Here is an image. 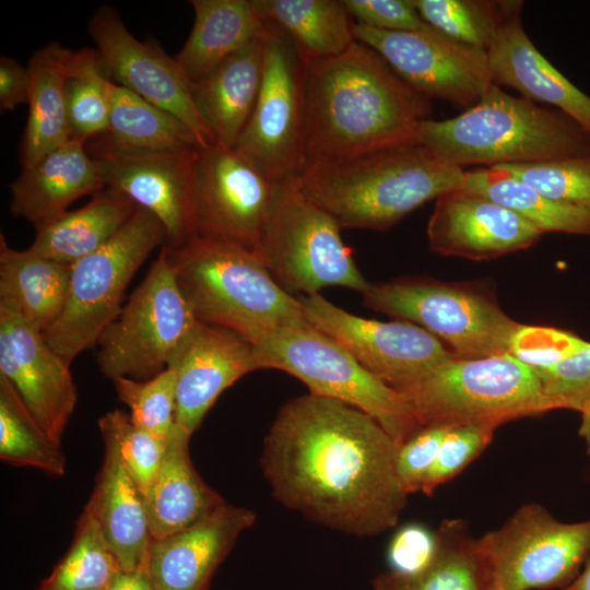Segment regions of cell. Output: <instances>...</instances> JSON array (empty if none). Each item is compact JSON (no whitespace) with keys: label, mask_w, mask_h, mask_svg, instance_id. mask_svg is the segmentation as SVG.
I'll return each mask as SVG.
<instances>
[{"label":"cell","mask_w":590,"mask_h":590,"mask_svg":"<svg viewBox=\"0 0 590 590\" xmlns=\"http://www.w3.org/2000/svg\"><path fill=\"white\" fill-rule=\"evenodd\" d=\"M399 447L367 413L308 393L279 410L260 465L285 507L332 530L373 536L393 528L406 505Z\"/></svg>","instance_id":"obj_1"},{"label":"cell","mask_w":590,"mask_h":590,"mask_svg":"<svg viewBox=\"0 0 590 590\" xmlns=\"http://www.w3.org/2000/svg\"><path fill=\"white\" fill-rule=\"evenodd\" d=\"M307 165L416 143L430 98L410 86L370 47L305 63Z\"/></svg>","instance_id":"obj_2"},{"label":"cell","mask_w":590,"mask_h":590,"mask_svg":"<svg viewBox=\"0 0 590 590\" xmlns=\"http://www.w3.org/2000/svg\"><path fill=\"white\" fill-rule=\"evenodd\" d=\"M464 172L416 142L308 164L295 182L341 228L384 231L423 203L460 187Z\"/></svg>","instance_id":"obj_3"},{"label":"cell","mask_w":590,"mask_h":590,"mask_svg":"<svg viewBox=\"0 0 590 590\" xmlns=\"http://www.w3.org/2000/svg\"><path fill=\"white\" fill-rule=\"evenodd\" d=\"M163 247L199 321L227 329L253 346L275 330L308 322L298 298L275 282L256 250L198 235Z\"/></svg>","instance_id":"obj_4"},{"label":"cell","mask_w":590,"mask_h":590,"mask_svg":"<svg viewBox=\"0 0 590 590\" xmlns=\"http://www.w3.org/2000/svg\"><path fill=\"white\" fill-rule=\"evenodd\" d=\"M417 142L461 168L590 155V132L570 116L494 83L459 116L422 121Z\"/></svg>","instance_id":"obj_5"},{"label":"cell","mask_w":590,"mask_h":590,"mask_svg":"<svg viewBox=\"0 0 590 590\" xmlns=\"http://www.w3.org/2000/svg\"><path fill=\"white\" fill-rule=\"evenodd\" d=\"M418 422L428 425L502 424L555 410L532 368L509 353L453 356L400 391Z\"/></svg>","instance_id":"obj_6"},{"label":"cell","mask_w":590,"mask_h":590,"mask_svg":"<svg viewBox=\"0 0 590 590\" xmlns=\"http://www.w3.org/2000/svg\"><path fill=\"white\" fill-rule=\"evenodd\" d=\"M255 347L263 368L283 370L304 382L309 393L367 413L399 445L422 428L401 392L367 370L343 346L309 322L275 330Z\"/></svg>","instance_id":"obj_7"},{"label":"cell","mask_w":590,"mask_h":590,"mask_svg":"<svg viewBox=\"0 0 590 590\" xmlns=\"http://www.w3.org/2000/svg\"><path fill=\"white\" fill-rule=\"evenodd\" d=\"M167 234L158 219L138 206L127 224L103 247L71 264L64 308L43 335L68 363L94 346L122 308L126 288Z\"/></svg>","instance_id":"obj_8"},{"label":"cell","mask_w":590,"mask_h":590,"mask_svg":"<svg viewBox=\"0 0 590 590\" xmlns=\"http://www.w3.org/2000/svg\"><path fill=\"white\" fill-rule=\"evenodd\" d=\"M257 252L290 294H319L329 286L362 294L369 285L342 239L339 223L295 180L278 184Z\"/></svg>","instance_id":"obj_9"},{"label":"cell","mask_w":590,"mask_h":590,"mask_svg":"<svg viewBox=\"0 0 590 590\" xmlns=\"http://www.w3.org/2000/svg\"><path fill=\"white\" fill-rule=\"evenodd\" d=\"M362 295L367 307L423 328L459 358L509 353L520 326L493 296L471 285L400 278L369 283Z\"/></svg>","instance_id":"obj_10"},{"label":"cell","mask_w":590,"mask_h":590,"mask_svg":"<svg viewBox=\"0 0 590 590\" xmlns=\"http://www.w3.org/2000/svg\"><path fill=\"white\" fill-rule=\"evenodd\" d=\"M199 320L182 295L164 247L95 345L111 380H148L166 369Z\"/></svg>","instance_id":"obj_11"},{"label":"cell","mask_w":590,"mask_h":590,"mask_svg":"<svg viewBox=\"0 0 590 590\" xmlns=\"http://www.w3.org/2000/svg\"><path fill=\"white\" fill-rule=\"evenodd\" d=\"M486 590L565 588L590 556V520L567 523L540 504L522 505L476 539Z\"/></svg>","instance_id":"obj_12"},{"label":"cell","mask_w":590,"mask_h":590,"mask_svg":"<svg viewBox=\"0 0 590 590\" xmlns=\"http://www.w3.org/2000/svg\"><path fill=\"white\" fill-rule=\"evenodd\" d=\"M267 22L261 87L233 149L281 184L295 180L307 166L305 62L291 38Z\"/></svg>","instance_id":"obj_13"},{"label":"cell","mask_w":590,"mask_h":590,"mask_svg":"<svg viewBox=\"0 0 590 590\" xmlns=\"http://www.w3.org/2000/svg\"><path fill=\"white\" fill-rule=\"evenodd\" d=\"M354 34L410 86L429 98L465 110L493 84L486 50L457 42L426 23L400 32L354 23Z\"/></svg>","instance_id":"obj_14"},{"label":"cell","mask_w":590,"mask_h":590,"mask_svg":"<svg viewBox=\"0 0 590 590\" xmlns=\"http://www.w3.org/2000/svg\"><path fill=\"white\" fill-rule=\"evenodd\" d=\"M298 300L311 326L399 392L455 356L439 339L411 322L362 318L320 294L299 296Z\"/></svg>","instance_id":"obj_15"},{"label":"cell","mask_w":590,"mask_h":590,"mask_svg":"<svg viewBox=\"0 0 590 590\" xmlns=\"http://www.w3.org/2000/svg\"><path fill=\"white\" fill-rule=\"evenodd\" d=\"M88 152L97 161L105 186L132 199L163 224L175 247L196 235L197 156L200 148L130 151L102 141Z\"/></svg>","instance_id":"obj_16"},{"label":"cell","mask_w":590,"mask_h":590,"mask_svg":"<svg viewBox=\"0 0 590 590\" xmlns=\"http://www.w3.org/2000/svg\"><path fill=\"white\" fill-rule=\"evenodd\" d=\"M88 33L111 82L174 115L196 134L201 149L216 144L194 105L191 82L174 57L137 39L108 5L93 14Z\"/></svg>","instance_id":"obj_17"},{"label":"cell","mask_w":590,"mask_h":590,"mask_svg":"<svg viewBox=\"0 0 590 590\" xmlns=\"http://www.w3.org/2000/svg\"><path fill=\"white\" fill-rule=\"evenodd\" d=\"M276 187L234 149H199L196 235L257 251Z\"/></svg>","instance_id":"obj_18"},{"label":"cell","mask_w":590,"mask_h":590,"mask_svg":"<svg viewBox=\"0 0 590 590\" xmlns=\"http://www.w3.org/2000/svg\"><path fill=\"white\" fill-rule=\"evenodd\" d=\"M0 375L12 385L43 430L61 445L78 402L70 364L43 333L2 305Z\"/></svg>","instance_id":"obj_19"},{"label":"cell","mask_w":590,"mask_h":590,"mask_svg":"<svg viewBox=\"0 0 590 590\" xmlns=\"http://www.w3.org/2000/svg\"><path fill=\"white\" fill-rule=\"evenodd\" d=\"M168 367L176 373V425L191 436L220 394L263 364L238 334L199 321Z\"/></svg>","instance_id":"obj_20"},{"label":"cell","mask_w":590,"mask_h":590,"mask_svg":"<svg viewBox=\"0 0 590 590\" xmlns=\"http://www.w3.org/2000/svg\"><path fill=\"white\" fill-rule=\"evenodd\" d=\"M542 234L512 211L461 187L436 199L426 229L432 251L470 260L494 259L529 248Z\"/></svg>","instance_id":"obj_21"},{"label":"cell","mask_w":590,"mask_h":590,"mask_svg":"<svg viewBox=\"0 0 590 590\" xmlns=\"http://www.w3.org/2000/svg\"><path fill=\"white\" fill-rule=\"evenodd\" d=\"M256 514L226 502L197 523L150 546L146 569L155 590H208L215 570Z\"/></svg>","instance_id":"obj_22"},{"label":"cell","mask_w":590,"mask_h":590,"mask_svg":"<svg viewBox=\"0 0 590 590\" xmlns=\"http://www.w3.org/2000/svg\"><path fill=\"white\" fill-rule=\"evenodd\" d=\"M86 143L69 138L31 167L22 168L10 185L11 214L38 229L67 213L81 197L105 189L98 163Z\"/></svg>","instance_id":"obj_23"},{"label":"cell","mask_w":590,"mask_h":590,"mask_svg":"<svg viewBox=\"0 0 590 590\" xmlns=\"http://www.w3.org/2000/svg\"><path fill=\"white\" fill-rule=\"evenodd\" d=\"M509 14L486 49L492 81L517 90L529 101L546 103L590 132V96L562 74L538 50L520 20Z\"/></svg>","instance_id":"obj_24"},{"label":"cell","mask_w":590,"mask_h":590,"mask_svg":"<svg viewBox=\"0 0 590 590\" xmlns=\"http://www.w3.org/2000/svg\"><path fill=\"white\" fill-rule=\"evenodd\" d=\"M103 442V463L84 508L95 518L121 569L146 567L153 538L144 495L115 445L107 439Z\"/></svg>","instance_id":"obj_25"},{"label":"cell","mask_w":590,"mask_h":590,"mask_svg":"<svg viewBox=\"0 0 590 590\" xmlns=\"http://www.w3.org/2000/svg\"><path fill=\"white\" fill-rule=\"evenodd\" d=\"M266 32L267 27L246 47L191 83L194 105L216 144L223 148H234L257 102L263 76Z\"/></svg>","instance_id":"obj_26"},{"label":"cell","mask_w":590,"mask_h":590,"mask_svg":"<svg viewBox=\"0 0 590 590\" xmlns=\"http://www.w3.org/2000/svg\"><path fill=\"white\" fill-rule=\"evenodd\" d=\"M190 437L174 427L158 471L144 493L153 540L197 523L225 503L196 471L189 453Z\"/></svg>","instance_id":"obj_27"},{"label":"cell","mask_w":590,"mask_h":590,"mask_svg":"<svg viewBox=\"0 0 590 590\" xmlns=\"http://www.w3.org/2000/svg\"><path fill=\"white\" fill-rule=\"evenodd\" d=\"M193 25L174 57L192 83L259 37L267 20L253 0H191Z\"/></svg>","instance_id":"obj_28"},{"label":"cell","mask_w":590,"mask_h":590,"mask_svg":"<svg viewBox=\"0 0 590 590\" xmlns=\"http://www.w3.org/2000/svg\"><path fill=\"white\" fill-rule=\"evenodd\" d=\"M71 264L11 248L0 235V305L44 333L62 312Z\"/></svg>","instance_id":"obj_29"},{"label":"cell","mask_w":590,"mask_h":590,"mask_svg":"<svg viewBox=\"0 0 590 590\" xmlns=\"http://www.w3.org/2000/svg\"><path fill=\"white\" fill-rule=\"evenodd\" d=\"M69 50L55 42L28 60V116L20 144L22 168L31 167L71 138L64 96Z\"/></svg>","instance_id":"obj_30"},{"label":"cell","mask_w":590,"mask_h":590,"mask_svg":"<svg viewBox=\"0 0 590 590\" xmlns=\"http://www.w3.org/2000/svg\"><path fill=\"white\" fill-rule=\"evenodd\" d=\"M137 203L113 188L93 194L82 208L68 211L36 229L28 247L43 257L73 264L109 241L132 217Z\"/></svg>","instance_id":"obj_31"},{"label":"cell","mask_w":590,"mask_h":590,"mask_svg":"<svg viewBox=\"0 0 590 590\" xmlns=\"http://www.w3.org/2000/svg\"><path fill=\"white\" fill-rule=\"evenodd\" d=\"M283 31L305 63L339 56L355 42L354 21L342 0H253Z\"/></svg>","instance_id":"obj_32"},{"label":"cell","mask_w":590,"mask_h":590,"mask_svg":"<svg viewBox=\"0 0 590 590\" xmlns=\"http://www.w3.org/2000/svg\"><path fill=\"white\" fill-rule=\"evenodd\" d=\"M108 128L97 137L119 150L174 151L200 148L196 134L170 113L129 90L107 82Z\"/></svg>","instance_id":"obj_33"},{"label":"cell","mask_w":590,"mask_h":590,"mask_svg":"<svg viewBox=\"0 0 590 590\" xmlns=\"http://www.w3.org/2000/svg\"><path fill=\"white\" fill-rule=\"evenodd\" d=\"M437 551L423 571L403 576L385 571L373 580V590H486L476 538L467 521L446 519L435 531Z\"/></svg>","instance_id":"obj_34"},{"label":"cell","mask_w":590,"mask_h":590,"mask_svg":"<svg viewBox=\"0 0 590 590\" xmlns=\"http://www.w3.org/2000/svg\"><path fill=\"white\" fill-rule=\"evenodd\" d=\"M460 187L512 211L542 233L590 236V211L553 201L504 169L465 170Z\"/></svg>","instance_id":"obj_35"},{"label":"cell","mask_w":590,"mask_h":590,"mask_svg":"<svg viewBox=\"0 0 590 590\" xmlns=\"http://www.w3.org/2000/svg\"><path fill=\"white\" fill-rule=\"evenodd\" d=\"M0 458L16 467H31L47 474L62 476L67 459L61 445L38 425L26 405L0 375Z\"/></svg>","instance_id":"obj_36"},{"label":"cell","mask_w":590,"mask_h":590,"mask_svg":"<svg viewBox=\"0 0 590 590\" xmlns=\"http://www.w3.org/2000/svg\"><path fill=\"white\" fill-rule=\"evenodd\" d=\"M120 569L95 518L84 508L67 553L37 590H107Z\"/></svg>","instance_id":"obj_37"},{"label":"cell","mask_w":590,"mask_h":590,"mask_svg":"<svg viewBox=\"0 0 590 590\" xmlns=\"http://www.w3.org/2000/svg\"><path fill=\"white\" fill-rule=\"evenodd\" d=\"M109 81L96 49L69 50L64 96L71 138L91 141L106 133Z\"/></svg>","instance_id":"obj_38"},{"label":"cell","mask_w":590,"mask_h":590,"mask_svg":"<svg viewBox=\"0 0 590 590\" xmlns=\"http://www.w3.org/2000/svg\"><path fill=\"white\" fill-rule=\"evenodd\" d=\"M422 20L446 36L486 50L521 1L412 0Z\"/></svg>","instance_id":"obj_39"},{"label":"cell","mask_w":590,"mask_h":590,"mask_svg":"<svg viewBox=\"0 0 590 590\" xmlns=\"http://www.w3.org/2000/svg\"><path fill=\"white\" fill-rule=\"evenodd\" d=\"M494 167L510 173L553 201L590 211V155Z\"/></svg>","instance_id":"obj_40"},{"label":"cell","mask_w":590,"mask_h":590,"mask_svg":"<svg viewBox=\"0 0 590 590\" xmlns=\"http://www.w3.org/2000/svg\"><path fill=\"white\" fill-rule=\"evenodd\" d=\"M118 399L130 409L132 421L158 438L167 439L176 426V373L167 367L148 380L113 379Z\"/></svg>","instance_id":"obj_41"},{"label":"cell","mask_w":590,"mask_h":590,"mask_svg":"<svg viewBox=\"0 0 590 590\" xmlns=\"http://www.w3.org/2000/svg\"><path fill=\"white\" fill-rule=\"evenodd\" d=\"M103 439L117 448L126 469L144 493L152 484L166 449V440L137 425L129 413L115 409L98 418Z\"/></svg>","instance_id":"obj_42"},{"label":"cell","mask_w":590,"mask_h":590,"mask_svg":"<svg viewBox=\"0 0 590 590\" xmlns=\"http://www.w3.org/2000/svg\"><path fill=\"white\" fill-rule=\"evenodd\" d=\"M494 432L484 426H449L421 492L432 495L438 486L461 473L491 444Z\"/></svg>","instance_id":"obj_43"},{"label":"cell","mask_w":590,"mask_h":590,"mask_svg":"<svg viewBox=\"0 0 590 590\" xmlns=\"http://www.w3.org/2000/svg\"><path fill=\"white\" fill-rule=\"evenodd\" d=\"M588 344L568 331L520 324L511 338L509 354L534 370L554 366Z\"/></svg>","instance_id":"obj_44"},{"label":"cell","mask_w":590,"mask_h":590,"mask_svg":"<svg viewBox=\"0 0 590 590\" xmlns=\"http://www.w3.org/2000/svg\"><path fill=\"white\" fill-rule=\"evenodd\" d=\"M533 371L554 409L579 411L590 398V343L560 363Z\"/></svg>","instance_id":"obj_45"},{"label":"cell","mask_w":590,"mask_h":590,"mask_svg":"<svg viewBox=\"0 0 590 590\" xmlns=\"http://www.w3.org/2000/svg\"><path fill=\"white\" fill-rule=\"evenodd\" d=\"M448 427L444 425L423 426L400 445L397 456V472L408 494L421 492Z\"/></svg>","instance_id":"obj_46"},{"label":"cell","mask_w":590,"mask_h":590,"mask_svg":"<svg viewBox=\"0 0 590 590\" xmlns=\"http://www.w3.org/2000/svg\"><path fill=\"white\" fill-rule=\"evenodd\" d=\"M437 551L436 533L421 523H408L391 538L387 548L389 571L403 576L426 569Z\"/></svg>","instance_id":"obj_47"},{"label":"cell","mask_w":590,"mask_h":590,"mask_svg":"<svg viewBox=\"0 0 590 590\" xmlns=\"http://www.w3.org/2000/svg\"><path fill=\"white\" fill-rule=\"evenodd\" d=\"M355 23L400 32L422 27L425 22L412 0H342Z\"/></svg>","instance_id":"obj_48"},{"label":"cell","mask_w":590,"mask_h":590,"mask_svg":"<svg viewBox=\"0 0 590 590\" xmlns=\"http://www.w3.org/2000/svg\"><path fill=\"white\" fill-rule=\"evenodd\" d=\"M30 97V73L27 66H22L15 59L1 56L0 58V110H14L22 104H27Z\"/></svg>","instance_id":"obj_49"},{"label":"cell","mask_w":590,"mask_h":590,"mask_svg":"<svg viewBox=\"0 0 590 590\" xmlns=\"http://www.w3.org/2000/svg\"><path fill=\"white\" fill-rule=\"evenodd\" d=\"M107 590H155V587L146 567H143L118 570Z\"/></svg>","instance_id":"obj_50"},{"label":"cell","mask_w":590,"mask_h":590,"mask_svg":"<svg viewBox=\"0 0 590 590\" xmlns=\"http://www.w3.org/2000/svg\"><path fill=\"white\" fill-rule=\"evenodd\" d=\"M579 412L581 413L579 435L583 438L587 452L590 456V398L582 403Z\"/></svg>","instance_id":"obj_51"},{"label":"cell","mask_w":590,"mask_h":590,"mask_svg":"<svg viewBox=\"0 0 590 590\" xmlns=\"http://www.w3.org/2000/svg\"><path fill=\"white\" fill-rule=\"evenodd\" d=\"M562 590H590V556L587 558L583 569Z\"/></svg>","instance_id":"obj_52"}]
</instances>
